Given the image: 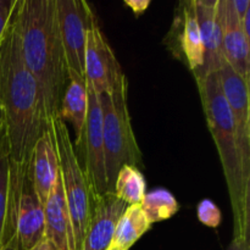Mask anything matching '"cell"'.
<instances>
[{
	"mask_svg": "<svg viewBox=\"0 0 250 250\" xmlns=\"http://www.w3.org/2000/svg\"><path fill=\"white\" fill-rule=\"evenodd\" d=\"M217 10L221 24L222 58L249 84L250 39L244 34L231 0H219Z\"/></svg>",
	"mask_w": 250,
	"mask_h": 250,
	"instance_id": "cell-11",
	"label": "cell"
},
{
	"mask_svg": "<svg viewBox=\"0 0 250 250\" xmlns=\"http://www.w3.org/2000/svg\"><path fill=\"white\" fill-rule=\"evenodd\" d=\"M150 227L141 205H128L117 222L109 250H129Z\"/></svg>",
	"mask_w": 250,
	"mask_h": 250,
	"instance_id": "cell-18",
	"label": "cell"
},
{
	"mask_svg": "<svg viewBox=\"0 0 250 250\" xmlns=\"http://www.w3.org/2000/svg\"><path fill=\"white\" fill-rule=\"evenodd\" d=\"M142 210L151 225L171 219L180 210V204L171 192L165 188H156L146 193L141 203Z\"/></svg>",
	"mask_w": 250,
	"mask_h": 250,
	"instance_id": "cell-20",
	"label": "cell"
},
{
	"mask_svg": "<svg viewBox=\"0 0 250 250\" xmlns=\"http://www.w3.org/2000/svg\"><path fill=\"white\" fill-rule=\"evenodd\" d=\"M197 216L204 226L211 227V229H217L222 221L221 211L217 205L210 199L199 202L197 208Z\"/></svg>",
	"mask_w": 250,
	"mask_h": 250,
	"instance_id": "cell-22",
	"label": "cell"
},
{
	"mask_svg": "<svg viewBox=\"0 0 250 250\" xmlns=\"http://www.w3.org/2000/svg\"><path fill=\"white\" fill-rule=\"evenodd\" d=\"M222 94L233 119L237 142L241 153L242 172L247 187L250 188V105L249 84L226 62L222 61L217 71Z\"/></svg>",
	"mask_w": 250,
	"mask_h": 250,
	"instance_id": "cell-8",
	"label": "cell"
},
{
	"mask_svg": "<svg viewBox=\"0 0 250 250\" xmlns=\"http://www.w3.org/2000/svg\"><path fill=\"white\" fill-rule=\"evenodd\" d=\"M146 178L142 171L127 165L117 172L112 193L127 205H141L146 193Z\"/></svg>",
	"mask_w": 250,
	"mask_h": 250,
	"instance_id": "cell-19",
	"label": "cell"
},
{
	"mask_svg": "<svg viewBox=\"0 0 250 250\" xmlns=\"http://www.w3.org/2000/svg\"><path fill=\"white\" fill-rule=\"evenodd\" d=\"M4 150H9V146H7V138H6V128H5V119L2 110L0 107V153Z\"/></svg>",
	"mask_w": 250,
	"mask_h": 250,
	"instance_id": "cell-27",
	"label": "cell"
},
{
	"mask_svg": "<svg viewBox=\"0 0 250 250\" xmlns=\"http://www.w3.org/2000/svg\"><path fill=\"white\" fill-rule=\"evenodd\" d=\"M10 205H11L10 156L9 150H4L0 153V248H2L6 243Z\"/></svg>",
	"mask_w": 250,
	"mask_h": 250,
	"instance_id": "cell-21",
	"label": "cell"
},
{
	"mask_svg": "<svg viewBox=\"0 0 250 250\" xmlns=\"http://www.w3.org/2000/svg\"><path fill=\"white\" fill-rule=\"evenodd\" d=\"M19 0H0V41L9 27Z\"/></svg>",
	"mask_w": 250,
	"mask_h": 250,
	"instance_id": "cell-23",
	"label": "cell"
},
{
	"mask_svg": "<svg viewBox=\"0 0 250 250\" xmlns=\"http://www.w3.org/2000/svg\"><path fill=\"white\" fill-rule=\"evenodd\" d=\"M1 250H20L19 242H17V236H16V233H15L14 236H12L11 238H10L9 241H7L6 243L4 244V247H2Z\"/></svg>",
	"mask_w": 250,
	"mask_h": 250,
	"instance_id": "cell-29",
	"label": "cell"
},
{
	"mask_svg": "<svg viewBox=\"0 0 250 250\" xmlns=\"http://www.w3.org/2000/svg\"><path fill=\"white\" fill-rule=\"evenodd\" d=\"M242 28H243L244 34L250 39V9L246 12V15L243 16V19L241 20Z\"/></svg>",
	"mask_w": 250,
	"mask_h": 250,
	"instance_id": "cell-28",
	"label": "cell"
},
{
	"mask_svg": "<svg viewBox=\"0 0 250 250\" xmlns=\"http://www.w3.org/2000/svg\"><path fill=\"white\" fill-rule=\"evenodd\" d=\"M11 205L6 242L16 233L20 250H31L45 238L44 205L29 182L27 171L10 165Z\"/></svg>",
	"mask_w": 250,
	"mask_h": 250,
	"instance_id": "cell-6",
	"label": "cell"
},
{
	"mask_svg": "<svg viewBox=\"0 0 250 250\" xmlns=\"http://www.w3.org/2000/svg\"><path fill=\"white\" fill-rule=\"evenodd\" d=\"M227 250H250V237H233Z\"/></svg>",
	"mask_w": 250,
	"mask_h": 250,
	"instance_id": "cell-25",
	"label": "cell"
},
{
	"mask_svg": "<svg viewBox=\"0 0 250 250\" xmlns=\"http://www.w3.org/2000/svg\"><path fill=\"white\" fill-rule=\"evenodd\" d=\"M31 250H54V249H53V247L50 246V243H49V242L44 238L41 243L37 244V246L34 247V248H32Z\"/></svg>",
	"mask_w": 250,
	"mask_h": 250,
	"instance_id": "cell-30",
	"label": "cell"
},
{
	"mask_svg": "<svg viewBox=\"0 0 250 250\" xmlns=\"http://www.w3.org/2000/svg\"><path fill=\"white\" fill-rule=\"evenodd\" d=\"M44 219L45 239L54 250H76L72 222L63 195L60 176L44 204Z\"/></svg>",
	"mask_w": 250,
	"mask_h": 250,
	"instance_id": "cell-15",
	"label": "cell"
},
{
	"mask_svg": "<svg viewBox=\"0 0 250 250\" xmlns=\"http://www.w3.org/2000/svg\"><path fill=\"white\" fill-rule=\"evenodd\" d=\"M208 127L216 146L233 212V237H250V188L242 172L233 119L222 94L217 72L197 81Z\"/></svg>",
	"mask_w": 250,
	"mask_h": 250,
	"instance_id": "cell-3",
	"label": "cell"
},
{
	"mask_svg": "<svg viewBox=\"0 0 250 250\" xmlns=\"http://www.w3.org/2000/svg\"><path fill=\"white\" fill-rule=\"evenodd\" d=\"M87 85L88 111L84 125L82 144L76 150L82 153V167L87 176L92 194L107 193L106 176L104 164V138H103V114L99 97L90 85Z\"/></svg>",
	"mask_w": 250,
	"mask_h": 250,
	"instance_id": "cell-9",
	"label": "cell"
},
{
	"mask_svg": "<svg viewBox=\"0 0 250 250\" xmlns=\"http://www.w3.org/2000/svg\"><path fill=\"white\" fill-rule=\"evenodd\" d=\"M128 205L114 193L92 195V214L81 250H109L120 217Z\"/></svg>",
	"mask_w": 250,
	"mask_h": 250,
	"instance_id": "cell-12",
	"label": "cell"
},
{
	"mask_svg": "<svg viewBox=\"0 0 250 250\" xmlns=\"http://www.w3.org/2000/svg\"><path fill=\"white\" fill-rule=\"evenodd\" d=\"M27 176L34 192L44 205L60 176L58 150L50 127L41 134L34 144L27 168Z\"/></svg>",
	"mask_w": 250,
	"mask_h": 250,
	"instance_id": "cell-13",
	"label": "cell"
},
{
	"mask_svg": "<svg viewBox=\"0 0 250 250\" xmlns=\"http://www.w3.org/2000/svg\"><path fill=\"white\" fill-rule=\"evenodd\" d=\"M17 15L22 56L39 85L49 126L68 82L55 0H19Z\"/></svg>",
	"mask_w": 250,
	"mask_h": 250,
	"instance_id": "cell-2",
	"label": "cell"
},
{
	"mask_svg": "<svg viewBox=\"0 0 250 250\" xmlns=\"http://www.w3.org/2000/svg\"><path fill=\"white\" fill-rule=\"evenodd\" d=\"M99 97L103 114L104 164L107 193H112L117 172L124 166H133L141 170L143 154L134 136L127 104L128 82L122 75L109 93Z\"/></svg>",
	"mask_w": 250,
	"mask_h": 250,
	"instance_id": "cell-4",
	"label": "cell"
},
{
	"mask_svg": "<svg viewBox=\"0 0 250 250\" xmlns=\"http://www.w3.org/2000/svg\"><path fill=\"white\" fill-rule=\"evenodd\" d=\"M0 250H1V248H0Z\"/></svg>",
	"mask_w": 250,
	"mask_h": 250,
	"instance_id": "cell-31",
	"label": "cell"
},
{
	"mask_svg": "<svg viewBox=\"0 0 250 250\" xmlns=\"http://www.w3.org/2000/svg\"><path fill=\"white\" fill-rule=\"evenodd\" d=\"M125 4L133 11L136 16H141L149 7L150 1L149 0H125Z\"/></svg>",
	"mask_w": 250,
	"mask_h": 250,
	"instance_id": "cell-24",
	"label": "cell"
},
{
	"mask_svg": "<svg viewBox=\"0 0 250 250\" xmlns=\"http://www.w3.org/2000/svg\"><path fill=\"white\" fill-rule=\"evenodd\" d=\"M219 0H193L200 37L204 46V63L195 81L209 73L217 72L224 61L221 51V24H220Z\"/></svg>",
	"mask_w": 250,
	"mask_h": 250,
	"instance_id": "cell-14",
	"label": "cell"
},
{
	"mask_svg": "<svg viewBox=\"0 0 250 250\" xmlns=\"http://www.w3.org/2000/svg\"><path fill=\"white\" fill-rule=\"evenodd\" d=\"M88 111V94L84 78L68 77L67 85L60 102L58 116L63 122L68 121L75 129V142L73 146L77 150L82 144L84 133L85 119Z\"/></svg>",
	"mask_w": 250,
	"mask_h": 250,
	"instance_id": "cell-16",
	"label": "cell"
},
{
	"mask_svg": "<svg viewBox=\"0 0 250 250\" xmlns=\"http://www.w3.org/2000/svg\"><path fill=\"white\" fill-rule=\"evenodd\" d=\"M114 50L95 20L87 36L84 58V80L98 95L109 93L124 75Z\"/></svg>",
	"mask_w": 250,
	"mask_h": 250,
	"instance_id": "cell-10",
	"label": "cell"
},
{
	"mask_svg": "<svg viewBox=\"0 0 250 250\" xmlns=\"http://www.w3.org/2000/svg\"><path fill=\"white\" fill-rule=\"evenodd\" d=\"M231 1L237 16L239 20H242L246 12L250 9V1L249 0H231Z\"/></svg>",
	"mask_w": 250,
	"mask_h": 250,
	"instance_id": "cell-26",
	"label": "cell"
},
{
	"mask_svg": "<svg viewBox=\"0 0 250 250\" xmlns=\"http://www.w3.org/2000/svg\"><path fill=\"white\" fill-rule=\"evenodd\" d=\"M55 4L67 76L84 78L87 36L92 23L97 20L94 11L83 0H55Z\"/></svg>",
	"mask_w": 250,
	"mask_h": 250,
	"instance_id": "cell-7",
	"label": "cell"
},
{
	"mask_svg": "<svg viewBox=\"0 0 250 250\" xmlns=\"http://www.w3.org/2000/svg\"><path fill=\"white\" fill-rule=\"evenodd\" d=\"M60 164L63 195L70 212L76 250H81L92 214V190L67 126L59 116L49 121Z\"/></svg>",
	"mask_w": 250,
	"mask_h": 250,
	"instance_id": "cell-5",
	"label": "cell"
},
{
	"mask_svg": "<svg viewBox=\"0 0 250 250\" xmlns=\"http://www.w3.org/2000/svg\"><path fill=\"white\" fill-rule=\"evenodd\" d=\"M0 107L5 119L10 165L24 172L34 144L48 124L39 85L22 56L17 5L0 41Z\"/></svg>",
	"mask_w": 250,
	"mask_h": 250,
	"instance_id": "cell-1",
	"label": "cell"
},
{
	"mask_svg": "<svg viewBox=\"0 0 250 250\" xmlns=\"http://www.w3.org/2000/svg\"><path fill=\"white\" fill-rule=\"evenodd\" d=\"M180 23V50L185 56L189 70L197 77L204 63V46L200 37L199 26L192 1L183 2Z\"/></svg>",
	"mask_w": 250,
	"mask_h": 250,
	"instance_id": "cell-17",
	"label": "cell"
}]
</instances>
